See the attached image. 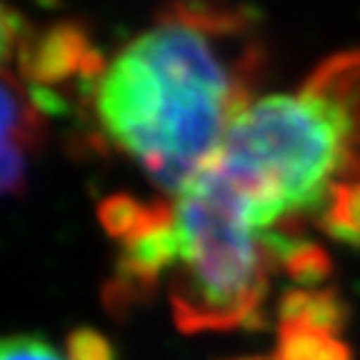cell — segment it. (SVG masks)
Listing matches in <instances>:
<instances>
[{
	"instance_id": "1",
	"label": "cell",
	"mask_w": 360,
	"mask_h": 360,
	"mask_svg": "<svg viewBox=\"0 0 360 360\" xmlns=\"http://www.w3.org/2000/svg\"><path fill=\"white\" fill-rule=\"evenodd\" d=\"M236 8L175 6L96 73L103 138L178 195L253 101L258 53Z\"/></svg>"
},
{
	"instance_id": "2",
	"label": "cell",
	"mask_w": 360,
	"mask_h": 360,
	"mask_svg": "<svg viewBox=\"0 0 360 360\" xmlns=\"http://www.w3.org/2000/svg\"><path fill=\"white\" fill-rule=\"evenodd\" d=\"M208 165L255 231L298 240L300 223L360 186V51L318 65L292 93L253 98Z\"/></svg>"
},
{
	"instance_id": "3",
	"label": "cell",
	"mask_w": 360,
	"mask_h": 360,
	"mask_svg": "<svg viewBox=\"0 0 360 360\" xmlns=\"http://www.w3.org/2000/svg\"><path fill=\"white\" fill-rule=\"evenodd\" d=\"M168 243L170 303L188 333L255 321L278 263L300 278L326 265L321 250L308 243L255 231L208 163L168 205Z\"/></svg>"
},
{
	"instance_id": "4",
	"label": "cell",
	"mask_w": 360,
	"mask_h": 360,
	"mask_svg": "<svg viewBox=\"0 0 360 360\" xmlns=\"http://www.w3.org/2000/svg\"><path fill=\"white\" fill-rule=\"evenodd\" d=\"M338 310L333 300L290 295L281 328L278 360H348L340 340L333 338Z\"/></svg>"
},
{
	"instance_id": "5",
	"label": "cell",
	"mask_w": 360,
	"mask_h": 360,
	"mask_svg": "<svg viewBox=\"0 0 360 360\" xmlns=\"http://www.w3.org/2000/svg\"><path fill=\"white\" fill-rule=\"evenodd\" d=\"M323 228L340 240L360 245V186L345 188L323 218Z\"/></svg>"
},
{
	"instance_id": "6",
	"label": "cell",
	"mask_w": 360,
	"mask_h": 360,
	"mask_svg": "<svg viewBox=\"0 0 360 360\" xmlns=\"http://www.w3.org/2000/svg\"><path fill=\"white\" fill-rule=\"evenodd\" d=\"M0 360H65L51 343L35 335H11L6 338Z\"/></svg>"
},
{
	"instance_id": "7",
	"label": "cell",
	"mask_w": 360,
	"mask_h": 360,
	"mask_svg": "<svg viewBox=\"0 0 360 360\" xmlns=\"http://www.w3.org/2000/svg\"><path fill=\"white\" fill-rule=\"evenodd\" d=\"M68 360H112V353L101 335L80 330L68 343Z\"/></svg>"
}]
</instances>
